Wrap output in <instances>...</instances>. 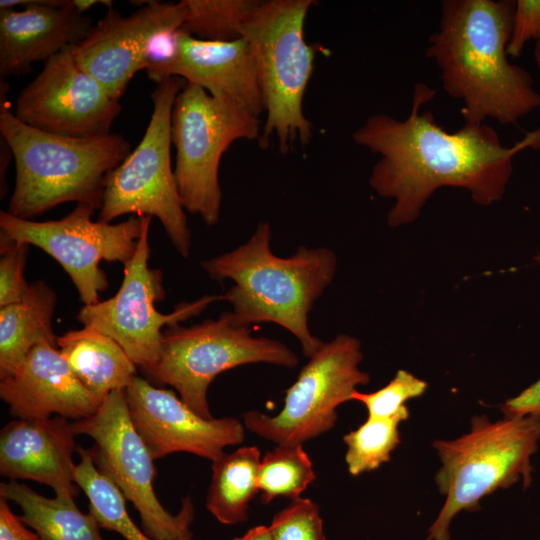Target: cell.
<instances>
[{"label": "cell", "mask_w": 540, "mask_h": 540, "mask_svg": "<svg viewBox=\"0 0 540 540\" xmlns=\"http://www.w3.org/2000/svg\"><path fill=\"white\" fill-rule=\"evenodd\" d=\"M436 91L414 87L405 120L375 114L353 132V141L380 155L369 184L381 197L395 200L387 222L392 227L415 221L428 198L444 186L470 192L479 205L500 200L513 172V159L525 148H540V128L508 147L486 124L444 130L431 111L420 112Z\"/></svg>", "instance_id": "6da1fadb"}, {"label": "cell", "mask_w": 540, "mask_h": 540, "mask_svg": "<svg viewBox=\"0 0 540 540\" xmlns=\"http://www.w3.org/2000/svg\"><path fill=\"white\" fill-rule=\"evenodd\" d=\"M515 1L444 0L426 56L440 70L445 92L463 103L464 123L493 119L516 124L540 108L528 71L508 60Z\"/></svg>", "instance_id": "7a4b0ae2"}, {"label": "cell", "mask_w": 540, "mask_h": 540, "mask_svg": "<svg viewBox=\"0 0 540 540\" xmlns=\"http://www.w3.org/2000/svg\"><path fill=\"white\" fill-rule=\"evenodd\" d=\"M270 241V224L260 222L245 244L201 265L214 280H233L234 285L221 297L232 305L238 325H280L299 340L310 358L323 342L311 334L308 315L334 278L335 253L300 246L293 255L282 258L273 254Z\"/></svg>", "instance_id": "3957f363"}, {"label": "cell", "mask_w": 540, "mask_h": 540, "mask_svg": "<svg viewBox=\"0 0 540 540\" xmlns=\"http://www.w3.org/2000/svg\"><path fill=\"white\" fill-rule=\"evenodd\" d=\"M1 80L0 134L11 149L16 180L8 212L28 219L65 203L100 210L108 175L131 153L120 134L73 138L35 129L16 118Z\"/></svg>", "instance_id": "277c9868"}, {"label": "cell", "mask_w": 540, "mask_h": 540, "mask_svg": "<svg viewBox=\"0 0 540 540\" xmlns=\"http://www.w3.org/2000/svg\"><path fill=\"white\" fill-rule=\"evenodd\" d=\"M540 441V419L533 416L505 417L491 422L475 416L471 430L454 440H436L442 467L435 481L444 505L428 530L426 540H450L449 526L462 510L475 512L479 501L520 478L531 482V457Z\"/></svg>", "instance_id": "5b68a950"}, {"label": "cell", "mask_w": 540, "mask_h": 540, "mask_svg": "<svg viewBox=\"0 0 540 540\" xmlns=\"http://www.w3.org/2000/svg\"><path fill=\"white\" fill-rule=\"evenodd\" d=\"M312 0L260 1L243 29L251 49L266 118L259 144L275 136L286 154L296 140L306 145L312 124L303 112L304 93L313 72L315 51L304 38Z\"/></svg>", "instance_id": "8992f818"}, {"label": "cell", "mask_w": 540, "mask_h": 540, "mask_svg": "<svg viewBox=\"0 0 540 540\" xmlns=\"http://www.w3.org/2000/svg\"><path fill=\"white\" fill-rule=\"evenodd\" d=\"M186 81L170 77L151 94L153 111L139 144L107 177L99 221L126 215L157 217L177 252L190 255L191 232L171 164V120Z\"/></svg>", "instance_id": "52a82bcc"}, {"label": "cell", "mask_w": 540, "mask_h": 540, "mask_svg": "<svg viewBox=\"0 0 540 540\" xmlns=\"http://www.w3.org/2000/svg\"><path fill=\"white\" fill-rule=\"evenodd\" d=\"M260 118L240 105L185 83L175 99L171 138L176 149L175 179L185 211L208 226L218 223L222 155L237 140H259Z\"/></svg>", "instance_id": "ba28073f"}, {"label": "cell", "mask_w": 540, "mask_h": 540, "mask_svg": "<svg viewBox=\"0 0 540 540\" xmlns=\"http://www.w3.org/2000/svg\"><path fill=\"white\" fill-rule=\"evenodd\" d=\"M250 363L292 368L298 357L279 341L253 337L249 327L238 325L231 312H224L215 320L166 327L159 357L144 371L172 386L198 415L212 419L207 400L210 383L220 373Z\"/></svg>", "instance_id": "9c48e42d"}, {"label": "cell", "mask_w": 540, "mask_h": 540, "mask_svg": "<svg viewBox=\"0 0 540 540\" xmlns=\"http://www.w3.org/2000/svg\"><path fill=\"white\" fill-rule=\"evenodd\" d=\"M96 209L78 203L58 220L32 221L0 212V242L34 245L55 259L71 278L84 305L99 302L108 286L100 263L121 262L134 255L143 227V216L111 224L94 221Z\"/></svg>", "instance_id": "30bf717a"}, {"label": "cell", "mask_w": 540, "mask_h": 540, "mask_svg": "<svg viewBox=\"0 0 540 540\" xmlns=\"http://www.w3.org/2000/svg\"><path fill=\"white\" fill-rule=\"evenodd\" d=\"M77 435L93 439L90 448L98 471L111 480L137 510L143 531L154 540H176L194 517L191 497L170 514L153 489L156 469L145 442L130 418L123 390L109 393L94 415L73 421Z\"/></svg>", "instance_id": "8fae6325"}, {"label": "cell", "mask_w": 540, "mask_h": 540, "mask_svg": "<svg viewBox=\"0 0 540 540\" xmlns=\"http://www.w3.org/2000/svg\"><path fill=\"white\" fill-rule=\"evenodd\" d=\"M362 358L360 341L352 336L339 334L323 343L285 391L282 410L272 417L249 411L243 415L245 427L277 445H302L329 431L336 408L370 381L358 367Z\"/></svg>", "instance_id": "7c38bea8"}, {"label": "cell", "mask_w": 540, "mask_h": 540, "mask_svg": "<svg viewBox=\"0 0 540 540\" xmlns=\"http://www.w3.org/2000/svg\"><path fill=\"white\" fill-rule=\"evenodd\" d=\"M151 216H143V227L136 251L126 262L123 279L114 296L91 305H83L76 319L84 327L94 328L114 339L132 361L143 370L159 357L165 327L199 315L221 295H206L179 304L171 313H160L156 303L165 298L163 275L150 268L149 229Z\"/></svg>", "instance_id": "4fadbf2b"}, {"label": "cell", "mask_w": 540, "mask_h": 540, "mask_svg": "<svg viewBox=\"0 0 540 540\" xmlns=\"http://www.w3.org/2000/svg\"><path fill=\"white\" fill-rule=\"evenodd\" d=\"M185 20L182 1H150L126 17L110 7L85 39L73 46V55L81 69L120 100L133 76L171 45Z\"/></svg>", "instance_id": "5bb4252c"}, {"label": "cell", "mask_w": 540, "mask_h": 540, "mask_svg": "<svg viewBox=\"0 0 540 540\" xmlns=\"http://www.w3.org/2000/svg\"><path fill=\"white\" fill-rule=\"evenodd\" d=\"M73 46L48 59L16 99L14 114L35 129L73 138L111 134L122 106L77 64Z\"/></svg>", "instance_id": "9a60e30c"}, {"label": "cell", "mask_w": 540, "mask_h": 540, "mask_svg": "<svg viewBox=\"0 0 540 540\" xmlns=\"http://www.w3.org/2000/svg\"><path fill=\"white\" fill-rule=\"evenodd\" d=\"M130 418L154 460L189 452L215 461L230 445L244 441L245 429L233 417L206 419L172 390L157 388L135 376L124 390Z\"/></svg>", "instance_id": "2e32d148"}, {"label": "cell", "mask_w": 540, "mask_h": 540, "mask_svg": "<svg viewBox=\"0 0 540 540\" xmlns=\"http://www.w3.org/2000/svg\"><path fill=\"white\" fill-rule=\"evenodd\" d=\"M145 71L156 84L170 77H180L215 98L240 105L259 118L265 111L254 58L244 38L207 41L180 29L170 50L163 56L152 57Z\"/></svg>", "instance_id": "e0dca14e"}, {"label": "cell", "mask_w": 540, "mask_h": 540, "mask_svg": "<svg viewBox=\"0 0 540 540\" xmlns=\"http://www.w3.org/2000/svg\"><path fill=\"white\" fill-rule=\"evenodd\" d=\"M92 27L73 0H1V79L25 74L33 63L79 44Z\"/></svg>", "instance_id": "ac0fdd59"}, {"label": "cell", "mask_w": 540, "mask_h": 540, "mask_svg": "<svg viewBox=\"0 0 540 540\" xmlns=\"http://www.w3.org/2000/svg\"><path fill=\"white\" fill-rule=\"evenodd\" d=\"M0 397L17 419L55 415L78 421L94 415L103 401L49 342L36 345L11 375L0 379Z\"/></svg>", "instance_id": "d6986e66"}, {"label": "cell", "mask_w": 540, "mask_h": 540, "mask_svg": "<svg viewBox=\"0 0 540 540\" xmlns=\"http://www.w3.org/2000/svg\"><path fill=\"white\" fill-rule=\"evenodd\" d=\"M76 436L73 421L61 416L15 419L0 432V474L45 484L55 496L74 499Z\"/></svg>", "instance_id": "ffe728a7"}, {"label": "cell", "mask_w": 540, "mask_h": 540, "mask_svg": "<svg viewBox=\"0 0 540 540\" xmlns=\"http://www.w3.org/2000/svg\"><path fill=\"white\" fill-rule=\"evenodd\" d=\"M57 348L82 384L102 400L124 391L137 376V365L124 349L94 328L66 331L57 337Z\"/></svg>", "instance_id": "44dd1931"}, {"label": "cell", "mask_w": 540, "mask_h": 540, "mask_svg": "<svg viewBox=\"0 0 540 540\" xmlns=\"http://www.w3.org/2000/svg\"><path fill=\"white\" fill-rule=\"evenodd\" d=\"M56 302L55 292L40 280L30 284L20 302L0 307V379L11 375L36 345L57 346Z\"/></svg>", "instance_id": "7402d4cb"}, {"label": "cell", "mask_w": 540, "mask_h": 540, "mask_svg": "<svg viewBox=\"0 0 540 540\" xmlns=\"http://www.w3.org/2000/svg\"><path fill=\"white\" fill-rule=\"evenodd\" d=\"M0 496L14 502L20 519L43 539L104 540L96 518L83 513L73 498H48L17 481L1 483Z\"/></svg>", "instance_id": "603a6c76"}, {"label": "cell", "mask_w": 540, "mask_h": 540, "mask_svg": "<svg viewBox=\"0 0 540 540\" xmlns=\"http://www.w3.org/2000/svg\"><path fill=\"white\" fill-rule=\"evenodd\" d=\"M260 463L256 446L224 453L212 462L206 508L219 522L234 525L248 519L249 503L259 492Z\"/></svg>", "instance_id": "cb8c5ba5"}, {"label": "cell", "mask_w": 540, "mask_h": 540, "mask_svg": "<svg viewBox=\"0 0 540 540\" xmlns=\"http://www.w3.org/2000/svg\"><path fill=\"white\" fill-rule=\"evenodd\" d=\"M80 461L75 468V483L89 500V512L100 527L120 534L125 540H154L131 520L125 497L118 487L96 468L90 449L77 447ZM176 540H193L190 528Z\"/></svg>", "instance_id": "d4e9b609"}, {"label": "cell", "mask_w": 540, "mask_h": 540, "mask_svg": "<svg viewBox=\"0 0 540 540\" xmlns=\"http://www.w3.org/2000/svg\"><path fill=\"white\" fill-rule=\"evenodd\" d=\"M186 20L182 30L207 41H233L242 38L243 29L260 1L182 0Z\"/></svg>", "instance_id": "484cf974"}, {"label": "cell", "mask_w": 540, "mask_h": 540, "mask_svg": "<svg viewBox=\"0 0 540 540\" xmlns=\"http://www.w3.org/2000/svg\"><path fill=\"white\" fill-rule=\"evenodd\" d=\"M315 479L312 461L302 445H277L261 459L258 471L260 501L268 504L277 497L299 498Z\"/></svg>", "instance_id": "4316f807"}, {"label": "cell", "mask_w": 540, "mask_h": 540, "mask_svg": "<svg viewBox=\"0 0 540 540\" xmlns=\"http://www.w3.org/2000/svg\"><path fill=\"white\" fill-rule=\"evenodd\" d=\"M409 412L390 418H369L356 430L343 437L347 445L345 460L351 475L377 469L391 459V452L400 443L398 426Z\"/></svg>", "instance_id": "83f0119b"}, {"label": "cell", "mask_w": 540, "mask_h": 540, "mask_svg": "<svg viewBox=\"0 0 540 540\" xmlns=\"http://www.w3.org/2000/svg\"><path fill=\"white\" fill-rule=\"evenodd\" d=\"M427 383L406 370H398L394 378L383 388L372 393L355 390L352 400L363 403L369 418H390L409 412L405 402L421 396Z\"/></svg>", "instance_id": "f1b7e54d"}, {"label": "cell", "mask_w": 540, "mask_h": 540, "mask_svg": "<svg viewBox=\"0 0 540 540\" xmlns=\"http://www.w3.org/2000/svg\"><path fill=\"white\" fill-rule=\"evenodd\" d=\"M273 540H326L319 507L311 499L296 498L273 517Z\"/></svg>", "instance_id": "f546056e"}, {"label": "cell", "mask_w": 540, "mask_h": 540, "mask_svg": "<svg viewBox=\"0 0 540 540\" xmlns=\"http://www.w3.org/2000/svg\"><path fill=\"white\" fill-rule=\"evenodd\" d=\"M29 245L0 242V307L20 302L30 284L24 277Z\"/></svg>", "instance_id": "4dcf8cb0"}, {"label": "cell", "mask_w": 540, "mask_h": 540, "mask_svg": "<svg viewBox=\"0 0 540 540\" xmlns=\"http://www.w3.org/2000/svg\"><path fill=\"white\" fill-rule=\"evenodd\" d=\"M540 38V0H517L507 46L508 56L518 57L530 40Z\"/></svg>", "instance_id": "1f68e13d"}, {"label": "cell", "mask_w": 540, "mask_h": 540, "mask_svg": "<svg viewBox=\"0 0 540 540\" xmlns=\"http://www.w3.org/2000/svg\"><path fill=\"white\" fill-rule=\"evenodd\" d=\"M535 260L540 263V253ZM501 410L505 417L533 416L540 419V379L518 396L507 400Z\"/></svg>", "instance_id": "d6a6232c"}, {"label": "cell", "mask_w": 540, "mask_h": 540, "mask_svg": "<svg viewBox=\"0 0 540 540\" xmlns=\"http://www.w3.org/2000/svg\"><path fill=\"white\" fill-rule=\"evenodd\" d=\"M42 538L15 515L8 500L0 496V540H41Z\"/></svg>", "instance_id": "836d02e7"}, {"label": "cell", "mask_w": 540, "mask_h": 540, "mask_svg": "<svg viewBox=\"0 0 540 540\" xmlns=\"http://www.w3.org/2000/svg\"><path fill=\"white\" fill-rule=\"evenodd\" d=\"M1 157H0V172H1V198L6 196L7 184H6V172L7 166L13 158L12 152L8 144L1 139Z\"/></svg>", "instance_id": "e575fe53"}, {"label": "cell", "mask_w": 540, "mask_h": 540, "mask_svg": "<svg viewBox=\"0 0 540 540\" xmlns=\"http://www.w3.org/2000/svg\"><path fill=\"white\" fill-rule=\"evenodd\" d=\"M233 540H273L269 527L258 525L249 529L244 535Z\"/></svg>", "instance_id": "d590c367"}, {"label": "cell", "mask_w": 540, "mask_h": 540, "mask_svg": "<svg viewBox=\"0 0 540 540\" xmlns=\"http://www.w3.org/2000/svg\"><path fill=\"white\" fill-rule=\"evenodd\" d=\"M533 55H534L535 64L538 70L540 71V38L536 41Z\"/></svg>", "instance_id": "8d00e7d4"}, {"label": "cell", "mask_w": 540, "mask_h": 540, "mask_svg": "<svg viewBox=\"0 0 540 540\" xmlns=\"http://www.w3.org/2000/svg\"><path fill=\"white\" fill-rule=\"evenodd\" d=\"M41 540H46V539H43V538H42Z\"/></svg>", "instance_id": "74e56055"}]
</instances>
